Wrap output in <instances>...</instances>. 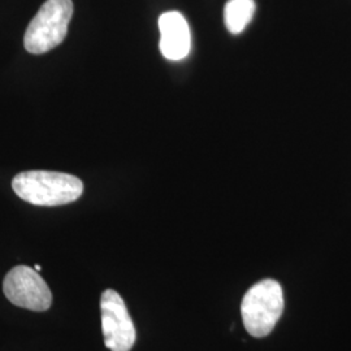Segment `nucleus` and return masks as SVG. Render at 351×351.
<instances>
[{"instance_id": "f257e3e1", "label": "nucleus", "mask_w": 351, "mask_h": 351, "mask_svg": "<svg viewBox=\"0 0 351 351\" xmlns=\"http://www.w3.org/2000/svg\"><path fill=\"white\" fill-rule=\"evenodd\" d=\"M12 189L17 197L30 204L55 207L77 201L84 193V184L68 173L27 171L13 178Z\"/></svg>"}, {"instance_id": "f03ea898", "label": "nucleus", "mask_w": 351, "mask_h": 351, "mask_svg": "<svg viewBox=\"0 0 351 351\" xmlns=\"http://www.w3.org/2000/svg\"><path fill=\"white\" fill-rule=\"evenodd\" d=\"M284 311V291L276 280L267 278L252 285L243 297L241 314L252 337L268 336Z\"/></svg>"}, {"instance_id": "7ed1b4c3", "label": "nucleus", "mask_w": 351, "mask_h": 351, "mask_svg": "<svg viewBox=\"0 0 351 351\" xmlns=\"http://www.w3.org/2000/svg\"><path fill=\"white\" fill-rule=\"evenodd\" d=\"M72 16V0H47L26 29V51L40 55L58 47L68 34Z\"/></svg>"}, {"instance_id": "20e7f679", "label": "nucleus", "mask_w": 351, "mask_h": 351, "mask_svg": "<svg viewBox=\"0 0 351 351\" xmlns=\"http://www.w3.org/2000/svg\"><path fill=\"white\" fill-rule=\"evenodd\" d=\"M3 290L11 303L32 311H47L52 304V293L36 269L17 265L3 282Z\"/></svg>"}, {"instance_id": "39448f33", "label": "nucleus", "mask_w": 351, "mask_h": 351, "mask_svg": "<svg viewBox=\"0 0 351 351\" xmlns=\"http://www.w3.org/2000/svg\"><path fill=\"white\" fill-rule=\"evenodd\" d=\"M101 329L104 345L111 351H130L136 343V326L125 302L113 289L103 291L101 298Z\"/></svg>"}, {"instance_id": "423d86ee", "label": "nucleus", "mask_w": 351, "mask_h": 351, "mask_svg": "<svg viewBox=\"0 0 351 351\" xmlns=\"http://www.w3.org/2000/svg\"><path fill=\"white\" fill-rule=\"evenodd\" d=\"M160 51L168 60L185 59L191 49V34L186 19L180 12H165L159 19Z\"/></svg>"}, {"instance_id": "0eeeda50", "label": "nucleus", "mask_w": 351, "mask_h": 351, "mask_svg": "<svg viewBox=\"0 0 351 351\" xmlns=\"http://www.w3.org/2000/svg\"><path fill=\"white\" fill-rule=\"evenodd\" d=\"M255 13L254 0H228L224 8V23L232 34L242 33Z\"/></svg>"}, {"instance_id": "6e6552de", "label": "nucleus", "mask_w": 351, "mask_h": 351, "mask_svg": "<svg viewBox=\"0 0 351 351\" xmlns=\"http://www.w3.org/2000/svg\"><path fill=\"white\" fill-rule=\"evenodd\" d=\"M40 269H42V268H40V267H39V265H36V271H37V272H39V271H40Z\"/></svg>"}]
</instances>
